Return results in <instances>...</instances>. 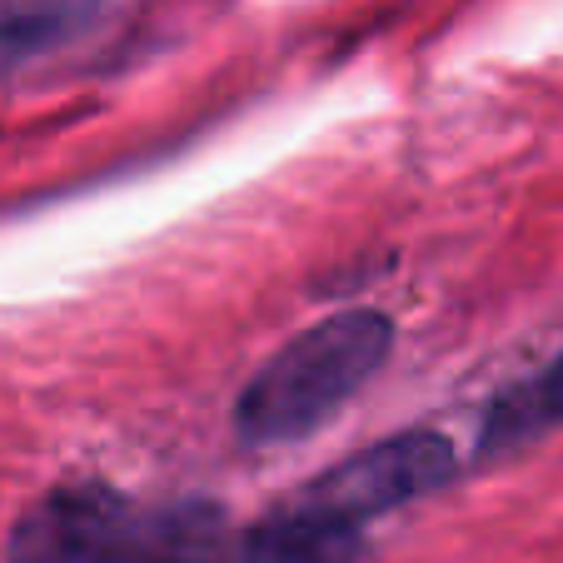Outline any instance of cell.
I'll return each mask as SVG.
<instances>
[{
    "label": "cell",
    "mask_w": 563,
    "mask_h": 563,
    "mask_svg": "<svg viewBox=\"0 0 563 563\" xmlns=\"http://www.w3.org/2000/svg\"><path fill=\"white\" fill-rule=\"evenodd\" d=\"M394 324L374 309H344L309 324L305 334L269 354L240 389L234 434L245 444H295L309 429L330 424L354 394L389 360Z\"/></svg>",
    "instance_id": "cell-1"
},
{
    "label": "cell",
    "mask_w": 563,
    "mask_h": 563,
    "mask_svg": "<svg viewBox=\"0 0 563 563\" xmlns=\"http://www.w3.org/2000/svg\"><path fill=\"white\" fill-rule=\"evenodd\" d=\"M449 474H454V444L434 429H409V434H394L384 444L334 464L299 499L364 529L379 514L405 509V504L434 494L439 484H449Z\"/></svg>",
    "instance_id": "cell-2"
},
{
    "label": "cell",
    "mask_w": 563,
    "mask_h": 563,
    "mask_svg": "<svg viewBox=\"0 0 563 563\" xmlns=\"http://www.w3.org/2000/svg\"><path fill=\"white\" fill-rule=\"evenodd\" d=\"M125 509L115 494L80 484L55 489L15 523L5 563H110L120 549Z\"/></svg>",
    "instance_id": "cell-3"
},
{
    "label": "cell",
    "mask_w": 563,
    "mask_h": 563,
    "mask_svg": "<svg viewBox=\"0 0 563 563\" xmlns=\"http://www.w3.org/2000/svg\"><path fill=\"white\" fill-rule=\"evenodd\" d=\"M354 559H360V529L299 499L295 509L269 514L250 533L240 563H354Z\"/></svg>",
    "instance_id": "cell-4"
},
{
    "label": "cell",
    "mask_w": 563,
    "mask_h": 563,
    "mask_svg": "<svg viewBox=\"0 0 563 563\" xmlns=\"http://www.w3.org/2000/svg\"><path fill=\"white\" fill-rule=\"evenodd\" d=\"M100 0H0V80L96 21Z\"/></svg>",
    "instance_id": "cell-5"
},
{
    "label": "cell",
    "mask_w": 563,
    "mask_h": 563,
    "mask_svg": "<svg viewBox=\"0 0 563 563\" xmlns=\"http://www.w3.org/2000/svg\"><path fill=\"white\" fill-rule=\"evenodd\" d=\"M549 424H563V354L494 405L489 439H529Z\"/></svg>",
    "instance_id": "cell-6"
}]
</instances>
